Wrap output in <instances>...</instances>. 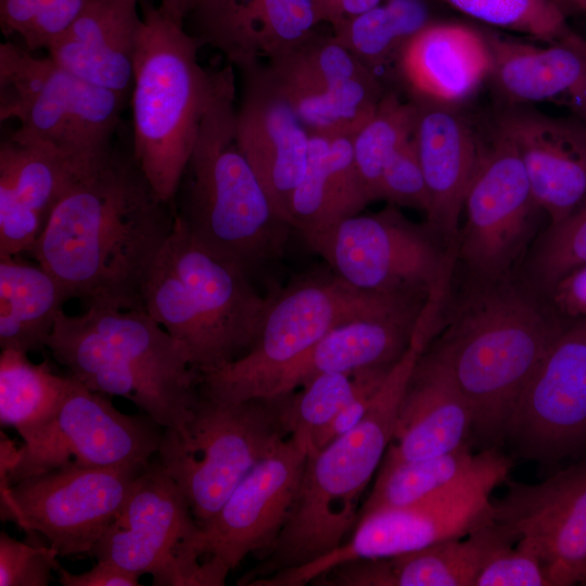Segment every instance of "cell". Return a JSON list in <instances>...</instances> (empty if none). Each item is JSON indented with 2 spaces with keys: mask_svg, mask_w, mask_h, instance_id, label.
<instances>
[{
  "mask_svg": "<svg viewBox=\"0 0 586 586\" xmlns=\"http://www.w3.org/2000/svg\"><path fill=\"white\" fill-rule=\"evenodd\" d=\"M175 216V206L156 195L132 153L114 148L56 203L31 254L71 298L143 308L144 281Z\"/></svg>",
  "mask_w": 586,
  "mask_h": 586,
  "instance_id": "1",
  "label": "cell"
},
{
  "mask_svg": "<svg viewBox=\"0 0 586 586\" xmlns=\"http://www.w3.org/2000/svg\"><path fill=\"white\" fill-rule=\"evenodd\" d=\"M233 69L229 63L212 69L211 93L176 194V213L195 238L251 276L282 257L293 228L273 208L238 144Z\"/></svg>",
  "mask_w": 586,
  "mask_h": 586,
  "instance_id": "2",
  "label": "cell"
},
{
  "mask_svg": "<svg viewBox=\"0 0 586 586\" xmlns=\"http://www.w3.org/2000/svg\"><path fill=\"white\" fill-rule=\"evenodd\" d=\"M422 349L413 339L360 422L308 453L278 538L238 585L314 562L351 536L359 519L361 494L385 456L405 384Z\"/></svg>",
  "mask_w": 586,
  "mask_h": 586,
  "instance_id": "3",
  "label": "cell"
},
{
  "mask_svg": "<svg viewBox=\"0 0 586 586\" xmlns=\"http://www.w3.org/2000/svg\"><path fill=\"white\" fill-rule=\"evenodd\" d=\"M269 301L240 265L195 238L176 213L144 281L142 306L182 344L199 373L247 351Z\"/></svg>",
  "mask_w": 586,
  "mask_h": 586,
  "instance_id": "4",
  "label": "cell"
},
{
  "mask_svg": "<svg viewBox=\"0 0 586 586\" xmlns=\"http://www.w3.org/2000/svg\"><path fill=\"white\" fill-rule=\"evenodd\" d=\"M563 324L508 288L472 298L430 343L447 361L468 400L485 448L506 442L514 407Z\"/></svg>",
  "mask_w": 586,
  "mask_h": 586,
  "instance_id": "5",
  "label": "cell"
},
{
  "mask_svg": "<svg viewBox=\"0 0 586 586\" xmlns=\"http://www.w3.org/2000/svg\"><path fill=\"white\" fill-rule=\"evenodd\" d=\"M140 10L131 153L156 195L174 205L208 102L212 69L201 65L203 44L184 24L151 0H140Z\"/></svg>",
  "mask_w": 586,
  "mask_h": 586,
  "instance_id": "6",
  "label": "cell"
},
{
  "mask_svg": "<svg viewBox=\"0 0 586 586\" xmlns=\"http://www.w3.org/2000/svg\"><path fill=\"white\" fill-rule=\"evenodd\" d=\"M428 301V295L419 293L361 290L331 270L301 278L270 295L247 351L219 368L200 373L199 387L208 396L229 402L271 397L283 372L333 328Z\"/></svg>",
  "mask_w": 586,
  "mask_h": 586,
  "instance_id": "7",
  "label": "cell"
},
{
  "mask_svg": "<svg viewBox=\"0 0 586 586\" xmlns=\"http://www.w3.org/2000/svg\"><path fill=\"white\" fill-rule=\"evenodd\" d=\"M285 393L241 402L199 393L180 429H164L157 461L201 526L286 436Z\"/></svg>",
  "mask_w": 586,
  "mask_h": 586,
  "instance_id": "8",
  "label": "cell"
},
{
  "mask_svg": "<svg viewBox=\"0 0 586 586\" xmlns=\"http://www.w3.org/2000/svg\"><path fill=\"white\" fill-rule=\"evenodd\" d=\"M129 98L69 73L11 41L0 44V120L15 119L10 135L40 142L84 166L102 162Z\"/></svg>",
  "mask_w": 586,
  "mask_h": 586,
  "instance_id": "9",
  "label": "cell"
},
{
  "mask_svg": "<svg viewBox=\"0 0 586 586\" xmlns=\"http://www.w3.org/2000/svg\"><path fill=\"white\" fill-rule=\"evenodd\" d=\"M200 532L177 483L158 461L150 462L88 556L150 574L155 586H211L194 550Z\"/></svg>",
  "mask_w": 586,
  "mask_h": 586,
  "instance_id": "10",
  "label": "cell"
},
{
  "mask_svg": "<svg viewBox=\"0 0 586 586\" xmlns=\"http://www.w3.org/2000/svg\"><path fill=\"white\" fill-rule=\"evenodd\" d=\"M148 415L119 411L110 396L92 391L69 374L53 417L23 440L16 466L0 467V487L59 468L109 467L149 462L163 431Z\"/></svg>",
  "mask_w": 586,
  "mask_h": 586,
  "instance_id": "11",
  "label": "cell"
},
{
  "mask_svg": "<svg viewBox=\"0 0 586 586\" xmlns=\"http://www.w3.org/2000/svg\"><path fill=\"white\" fill-rule=\"evenodd\" d=\"M426 225L391 205L307 237L308 246L351 285L374 292L433 295L444 291L447 258Z\"/></svg>",
  "mask_w": 586,
  "mask_h": 586,
  "instance_id": "12",
  "label": "cell"
},
{
  "mask_svg": "<svg viewBox=\"0 0 586 586\" xmlns=\"http://www.w3.org/2000/svg\"><path fill=\"white\" fill-rule=\"evenodd\" d=\"M150 462L67 466L26 477L0 501L1 520L39 533L59 557L88 556Z\"/></svg>",
  "mask_w": 586,
  "mask_h": 586,
  "instance_id": "13",
  "label": "cell"
},
{
  "mask_svg": "<svg viewBox=\"0 0 586 586\" xmlns=\"http://www.w3.org/2000/svg\"><path fill=\"white\" fill-rule=\"evenodd\" d=\"M506 442L543 464L586 450V318L563 326L550 345L519 397Z\"/></svg>",
  "mask_w": 586,
  "mask_h": 586,
  "instance_id": "14",
  "label": "cell"
},
{
  "mask_svg": "<svg viewBox=\"0 0 586 586\" xmlns=\"http://www.w3.org/2000/svg\"><path fill=\"white\" fill-rule=\"evenodd\" d=\"M264 66L309 133L355 137L385 93L377 73L334 36L315 34Z\"/></svg>",
  "mask_w": 586,
  "mask_h": 586,
  "instance_id": "15",
  "label": "cell"
},
{
  "mask_svg": "<svg viewBox=\"0 0 586 586\" xmlns=\"http://www.w3.org/2000/svg\"><path fill=\"white\" fill-rule=\"evenodd\" d=\"M309 450L308 440L286 436L200 526L194 550L224 583L246 556L263 557L275 544L289 517Z\"/></svg>",
  "mask_w": 586,
  "mask_h": 586,
  "instance_id": "16",
  "label": "cell"
},
{
  "mask_svg": "<svg viewBox=\"0 0 586 586\" xmlns=\"http://www.w3.org/2000/svg\"><path fill=\"white\" fill-rule=\"evenodd\" d=\"M537 207L517 148L495 128L491 142L481 145L464 198L459 257L476 276L501 278L524 246Z\"/></svg>",
  "mask_w": 586,
  "mask_h": 586,
  "instance_id": "17",
  "label": "cell"
},
{
  "mask_svg": "<svg viewBox=\"0 0 586 586\" xmlns=\"http://www.w3.org/2000/svg\"><path fill=\"white\" fill-rule=\"evenodd\" d=\"M493 489L481 487L362 513L339 548L308 564L259 578L256 586H302L348 561L395 557L448 538L466 537L492 520Z\"/></svg>",
  "mask_w": 586,
  "mask_h": 586,
  "instance_id": "18",
  "label": "cell"
},
{
  "mask_svg": "<svg viewBox=\"0 0 586 586\" xmlns=\"http://www.w3.org/2000/svg\"><path fill=\"white\" fill-rule=\"evenodd\" d=\"M507 491L492 500L491 517L514 543L543 563L550 586L586 581V460L542 482L505 481Z\"/></svg>",
  "mask_w": 586,
  "mask_h": 586,
  "instance_id": "19",
  "label": "cell"
},
{
  "mask_svg": "<svg viewBox=\"0 0 586 586\" xmlns=\"http://www.w3.org/2000/svg\"><path fill=\"white\" fill-rule=\"evenodd\" d=\"M240 71L238 144L273 208L290 224L291 201L306 169L310 133L264 65Z\"/></svg>",
  "mask_w": 586,
  "mask_h": 586,
  "instance_id": "20",
  "label": "cell"
},
{
  "mask_svg": "<svg viewBox=\"0 0 586 586\" xmlns=\"http://www.w3.org/2000/svg\"><path fill=\"white\" fill-rule=\"evenodd\" d=\"M495 128L517 148L534 199L550 224L561 220L586 198L585 118L506 104L496 116Z\"/></svg>",
  "mask_w": 586,
  "mask_h": 586,
  "instance_id": "21",
  "label": "cell"
},
{
  "mask_svg": "<svg viewBox=\"0 0 586 586\" xmlns=\"http://www.w3.org/2000/svg\"><path fill=\"white\" fill-rule=\"evenodd\" d=\"M471 407L440 352L429 343L405 384L391 443L382 462L429 458L468 443Z\"/></svg>",
  "mask_w": 586,
  "mask_h": 586,
  "instance_id": "22",
  "label": "cell"
},
{
  "mask_svg": "<svg viewBox=\"0 0 586 586\" xmlns=\"http://www.w3.org/2000/svg\"><path fill=\"white\" fill-rule=\"evenodd\" d=\"M190 16V33L239 69L302 43L322 22L315 0H206Z\"/></svg>",
  "mask_w": 586,
  "mask_h": 586,
  "instance_id": "23",
  "label": "cell"
},
{
  "mask_svg": "<svg viewBox=\"0 0 586 586\" xmlns=\"http://www.w3.org/2000/svg\"><path fill=\"white\" fill-rule=\"evenodd\" d=\"M46 347L88 388L128 399L163 429H180L196 398L184 399L133 367L104 342L81 314L62 310Z\"/></svg>",
  "mask_w": 586,
  "mask_h": 586,
  "instance_id": "24",
  "label": "cell"
},
{
  "mask_svg": "<svg viewBox=\"0 0 586 586\" xmlns=\"http://www.w3.org/2000/svg\"><path fill=\"white\" fill-rule=\"evenodd\" d=\"M413 101V139L430 198L425 225L451 246L457 244L459 219L481 145L454 105Z\"/></svg>",
  "mask_w": 586,
  "mask_h": 586,
  "instance_id": "25",
  "label": "cell"
},
{
  "mask_svg": "<svg viewBox=\"0 0 586 586\" xmlns=\"http://www.w3.org/2000/svg\"><path fill=\"white\" fill-rule=\"evenodd\" d=\"M483 33L492 55L489 79L507 105L561 101L586 119V40L571 31L538 47Z\"/></svg>",
  "mask_w": 586,
  "mask_h": 586,
  "instance_id": "26",
  "label": "cell"
},
{
  "mask_svg": "<svg viewBox=\"0 0 586 586\" xmlns=\"http://www.w3.org/2000/svg\"><path fill=\"white\" fill-rule=\"evenodd\" d=\"M396 64L415 100L455 106L489 78L492 55L483 31L430 22L405 43Z\"/></svg>",
  "mask_w": 586,
  "mask_h": 586,
  "instance_id": "27",
  "label": "cell"
},
{
  "mask_svg": "<svg viewBox=\"0 0 586 586\" xmlns=\"http://www.w3.org/2000/svg\"><path fill=\"white\" fill-rule=\"evenodd\" d=\"M140 0H90L47 49L69 73L130 98Z\"/></svg>",
  "mask_w": 586,
  "mask_h": 586,
  "instance_id": "28",
  "label": "cell"
},
{
  "mask_svg": "<svg viewBox=\"0 0 586 586\" xmlns=\"http://www.w3.org/2000/svg\"><path fill=\"white\" fill-rule=\"evenodd\" d=\"M428 303L333 328L283 372L272 396L294 391L319 373L394 366L411 346Z\"/></svg>",
  "mask_w": 586,
  "mask_h": 586,
  "instance_id": "29",
  "label": "cell"
},
{
  "mask_svg": "<svg viewBox=\"0 0 586 586\" xmlns=\"http://www.w3.org/2000/svg\"><path fill=\"white\" fill-rule=\"evenodd\" d=\"M513 466L498 447L473 454L469 443L433 457L381 462L373 488L360 514L379 508L403 507L505 483Z\"/></svg>",
  "mask_w": 586,
  "mask_h": 586,
  "instance_id": "30",
  "label": "cell"
},
{
  "mask_svg": "<svg viewBox=\"0 0 586 586\" xmlns=\"http://www.w3.org/2000/svg\"><path fill=\"white\" fill-rule=\"evenodd\" d=\"M353 138L310 133L306 169L290 206V224L304 239L360 214L372 202L355 162Z\"/></svg>",
  "mask_w": 586,
  "mask_h": 586,
  "instance_id": "31",
  "label": "cell"
},
{
  "mask_svg": "<svg viewBox=\"0 0 586 586\" xmlns=\"http://www.w3.org/2000/svg\"><path fill=\"white\" fill-rule=\"evenodd\" d=\"M63 284L39 263L0 257V347L25 354L42 349L63 305Z\"/></svg>",
  "mask_w": 586,
  "mask_h": 586,
  "instance_id": "32",
  "label": "cell"
},
{
  "mask_svg": "<svg viewBox=\"0 0 586 586\" xmlns=\"http://www.w3.org/2000/svg\"><path fill=\"white\" fill-rule=\"evenodd\" d=\"M514 543L493 520L463 537L381 558L383 586H475L494 551Z\"/></svg>",
  "mask_w": 586,
  "mask_h": 586,
  "instance_id": "33",
  "label": "cell"
},
{
  "mask_svg": "<svg viewBox=\"0 0 586 586\" xmlns=\"http://www.w3.org/2000/svg\"><path fill=\"white\" fill-rule=\"evenodd\" d=\"M92 167L53 146L9 136L0 143V194L36 213L46 225L61 198Z\"/></svg>",
  "mask_w": 586,
  "mask_h": 586,
  "instance_id": "34",
  "label": "cell"
},
{
  "mask_svg": "<svg viewBox=\"0 0 586 586\" xmlns=\"http://www.w3.org/2000/svg\"><path fill=\"white\" fill-rule=\"evenodd\" d=\"M68 382L69 375L55 374L47 360L35 364L25 353L1 349V426H11L26 438L53 417Z\"/></svg>",
  "mask_w": 586,
  "mask_h": 586,
  "instance_id": "35",
  "label": "cell"
},
{
  "mask_svg": "<svg viewBox=\"0 0 586 586\" xmlns=\"http://www.w3.org/2000/svg\"><path fill=\"white\" fill-rule=\"evenodd\" d=\"M429 23L423 0H387L333 27V36L375 72L396 62L405 43Z\"/></svg>",
  "mask_w": 586,
  "mask_h": 586,
  "instance_id": "36",
  "label": "cell"
},
{
  "mask_svg": "<svg viewBox=\"0 0 586 586\" xmlns=\"http://www.w3.org/2000/svg\"><path fill=\"white\" fill-rule=\"evenodd\" d=\"M417 119L415 101L405 102L386 92L371 118L353 138L355 162L372 201L383 169L392 156L413 136Z\"/></svg>",
  "mask_w": 586,
  "mask_h": 586,
  "instance_id": "37",
  "label": "cell"
},
{
  "mask_svg": "<svg viewBox=\"0 0 586 586\" xmlns=\"http://www.w3.org/2000/svg\"><path fill=\"white\" fill-rule=\"evenodd\" d=\"M367 369L319 373L285 393V421L290 434L311 444L313 435L331 422L356 394Z\"/></svg>",
  "mask_w": 586,
  "mask_h": 586,
  "instance_id": "38",
  "label": "cell"
},
{
  "mask_svg": "<svg viewBox=\"0 0 586 586\" xmlns=\"http://www.w3.org/2000/svg\"><path fill=\"white\" fill-rule=\"evenodd\" d=\"M457 11L491 26L518 31L548 43L571 31L552 0H443Z\"/></svg>",
  "mask_w": 586,
  "mask_h": 586,
  "instance_id": "39",
  "label": "cell"
},
{
  "mask_svg": "<svg viewBox=\"0 0 586 586\" xmlns=\"http://www.w3.org/2000/svg\"><path fill=\"white\" fill-rule=\"evenodd\" d=\"M586 264V198L561 220L550 224L531 259V272L549 290L559 279Z\"/></svg>",
  "mask_w": 586,
  "mask_h": 586,
  "instance_id": "40",
  "label": "cell"
},
{
  "mask_svg": "<svg viewBox=\"0 0 586 586\" xmlns=\"http://www.w3.org/2000/svg\"><path fill=\"white\" fill-rule=\"evenodd\" d=\"M378 200L428 214L430 198L413 136L385 165Z\"/></svg>",
  "mask_w": 586,
  "mask_h": 586,
  "instance_id": "41",
  "label": "cell"
},
{
  "mask_svg": "<svg viewBox=\"0 0 586 586\" xmlns=\"http://www.w3.org/2000/svg\"><path fill=\"white\" fill-rule=\"evenodd\" d=\"M59 553L48 545L20 542L0 533V586H47L60 564Z\"/></svg>",
  "mask_w": 586,
  "mask_h": 586,
  "instance_id": "42",
  "label": "cell"
},
{
  "mask_svg": "<svg viewBox=\"0 0 586 586\" xmlns=\"http://www.w3.org/2000/svg\"><path fill=\"white\" fill-rule=\"evenodd\" d=\"M475 586H550L543 563L520 543L501 546L481 570Z\"/></svg>",
  "mask_w": 586,
  "mask_h": 586,
  "instance_id": "43",
  "label": "cell"
},
{
  "mask_svg": "<svg viewBox=\"0 0 586 586\" xmlns=\"http://www.w3.org/2000/svg\"><path fill=\"white\" fill-rule=\"evenodd\" d=\"M394 366L367 369L362 383L356 394L339 411L331 422L313 435L310 450L324 446L327 443L353 429L360 422L374 402Z\"/></svg>",
  "mask_w": 586,
  "mask_h": 586,
  "instance_id": "44",
  "label": "cell"
},
{
  "mask_svg": "<svg viewBox=\"0 0 586 586\" xmlns=\"http://www.w3.org/2000/svg\"><path fill=\"white\" fill-rule=\"evenodd\" d=\"M90 0H41L38 13L23 38L24 47L35 52L48 47L76 20Z\"/></svg>",
  "mask_w": 586,
  "mask_h": 586,
  "instance_id": "45",
  "label": "cell"
},
{
  "mask_svg": "<svg viewBox=\"0 0 586 586\" xmlns=\"http://www.w3.org/2000/svg\"><path fill=\"white\" fill-rule=\"evenodd\" d=\"M547 291L559 313L573 320L586 318V264L563 276Z\"/></svg>",
  "mask_w": 586,
  "mask_h": 586,
  "instance_id": "46",
  "label": "cell"
},
{
  "mask_svg": "<svg viewBox=\"0 0 586 586\" xmlns=\"http://www.w3.org/2000/svg\"><path fill=\"white\" fill-rule=\"evenodd\" d=\"M55 572L63 586H138L140 575L124 570L111 562L97 560L90 570L72 573L60 564Z\"/></svg>",
  "mask_w": 586,
  "mask_h": 586,
  "instance_id": "47",
  "label": "cell"
},
{
  "mask_svg": "<svg viewBox=\"0 0 586 586\" xmlns=\"http://www.w3.org/2000/svg\"><path fill=\"white\" fill-rule=\"evenodd\" d=\"M41 0H0V27L5 37L22 39L29 30Z\"/></svg>",
  "mask_w": 586,
  "mask_h": 586,
  "instance_id": "48",
  "label": "cell"
},
{
  "mask_svg": "<svg viewBox=\"0 0 586 586\" xmlns=\"http://www.w3.org/2000/svg\"><path fill=\"white\" fill-rule=\"evenodd\" d=\"M385 1L387 0H315V3L321 21L333 28Z\"/></svg>",
  "mask_w": 586,
  "mask_h": 586,
  "instance_id": "49",
  "label": "cell"
},
{
  "mask_svg": "<svg viewBox=\"0 0 586 586\" xmlns=\"http://www.w3.org/2000/svg\"><path fill=\"white\" fill-rule=\"evenodd\" d=\"M206 0H160L158 7L174 20L184 24L190 16Z\"/></svg>",
  "mask_w": 586,
  "mask_h": 586,
  "instance_id": "50",
  "label": "cell"
},
{
  "mask_svg": "<svg viewBox=\"0 0 586 586\" xmlns=\"http://www.w3.org/2000/svg\"><path fill=\"white\" fill-rule=\"evenodd\" d=\"M570 1L586 12V0H570Z\"/></svg>",
  "mask_w": 586,
  "mask_h": 586,
  "instance_id": "51",
  "label": "cell"
},
{
  "mask_svg": "<svg viewBox=\"0 0 586 586\" xmlns=\"http://www.w3.org/2000/svg\"><path fill=\"white\" fill-rule=\"evenodd\" d=\"M582 585L586 586V581Z\"/></svg>",
  "mask_w": 586,
  "mask_h": 586,
  "instance_id": "52",
  "label": "cell"
}]
</instances>
